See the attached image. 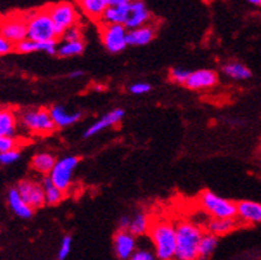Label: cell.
Masks as SVG:
<instances>
[{
	"label": "cell",
	"mask_w": 261,
	"mask_h": 260,
	"mask_svg": "<svg viewBox=\"0 0 261 260\" xmlns=\"http://www.w3.org/2000/svg\"><path fill=\"white\" fill-rule=\"evenodd\" d=\"M149 235L158 260H175V224L166 221L163 218L155 219L154 222L151 221Z\"/></svg>",
	"instance_id": "obj_1"
},
{
	"label": "cell",
	"mask_w": 261,
	"mask_h": 260,
	"mask_svg": "<svg viewBox=\"0 0 261 260\" xmlns=\"http://www.w3.org/2000/svg\"><path fill=\"white\" fill-rule=\"evenodd\" d=\"M176 251L175 260H198V248L203 237L202 228L189 221L175 224Z\"/></svg>",
	"instance_id": "obj_2"
},
{
	"label": "cell",
	"mask_w": 261,
	"mask_h": 260,
	"mask_svg": "<svg viewBox=\"0 0 261 260\" xmlns=\"http://www.w3.org/2000/svg\"><path fill=\"white\" fill-rule=\"evenodd\" d=\"M27 20V39L36 43L56 41L57 32L53 24L52 17L45 8L37 10L35 12L25 15Z\"/></svg>",
	"instance_id": "obj_3"
},
{
	"label": "cell",
	"mask_w": 261,
	"mask_h": 260,
	"mask_svg": "<svg viewBox=\"0 0 261 260\" xmlns=\"http://www.w3.org/2000/svg\"><path fill=\"white\" fill-rule=\"evenodd\" d=\"M199 204L214 219H236L235 202L219 197L210 190L199 195Z\"/></svg>",
	"instance_id": "obj_4"
},
{
	"label": "cell",
	"mask_w": 261,
	"mask_h": 260,
	"mask_svg": "<svg viewBox=\"0 0 261 260\" xmlns=\"http://www.w3.org/2000/svg\"><path fill=\"white\" fill-rule=\"evenodd\" d=\"M20 122L28 132L37 135H48L56 129L49 114V110L44 108L24 110L20 114Z\"/></svg>",
	"instance_id": "obj_5"
},
{
	"label": "cell",
	"mask_w": 261,
	"mask_h": 260,
	"mask_svg": "<svg viewBox=\"0 0 261 260\" xmlns=\"http://www.w3.org/2000/svg\"><path fill=\"white\" fill-rule=\"evenodd\" d=\"M46 10L49 12L53 24L56 27L57 36H63V33L66 30L76 27L79 23L80 15L74 4L61 2V3L50 4L46 7Z\"/></svg>",
	"instance_id": "obj_6"
},
{
	"label": "cell",
	"mask_w": 261,
	"mask_h": 260,
	"mask_svg": "<svg viewBox=\"0 0 261 260\" xmlns=\"http://www.w3.org/2000/svg\"><path fill=\"white\" fill-rule=\"evenodd\" d=\"M0 33L13 46L27 39L25 15H10L0 19Z\"/></svg>",
	"instance_id": "obj_7"
},
{
	"label": "cell",
	"mask_w": 261,
	"mask_h": 260,
	"mask_svg": "<svg viewBox=\"0 0 261 260\" xmlns=\"http://www.w3.org/2000/svg\"><path fill=\"white\" fill-rule=\"evenodd\" d=\"M79 162L80 159L77 157L69 155V157H64V158L59 159L56 162V165L53 166L52 172L49 174L50 181L63 193L64 191H68V188L70 187L73 172H74V169L79 165Z\"/></svg>",
	"instance_id": "obj_8"
},
{
	"label": "cell",
	"mask_w": 261,
	"mask_h": 260,
	"mask_svg": "<svg viewBox=\"0 0 261 260\" xmlns=\"http://www.w3.org/2000/svg\"><path fill=\"white\" fill-rule=\"evenodd\" d=\"M127 31L125 26L101 24V40L105 48L112 53H118L127 46Z\"/></svg>",
	"instance_id": "obj_9"
},
{
	"label": "cell",
	"mask_w": 261,
	"mask_h": 260,
	"mask_svg": "<svg viewBox=\"0 0 261 260\" xmlns=\"http://www.w3.org/2000/svg\"><path fill=\"white\" fill-rule=\"evenodd\" d=\"M16 190L19 191L20 197L23 198L33 211L37 208L43 207L45 204V197L41 187V183L35 179H23L20 181L16 186Z\"/></svg>",
	"instance_id": "obj_10"
},
{
	"label": "cell",
	"mask_w": 261,
	"mask_h": 260,
	"mask_svg": "<svg viewBox=\"0 0 261 260\" xmlns=\"http://www.w3.org/2000/svg\"><path fill=\"white\" fill-rule=\"evenodd\" d=\"M108 8L103 12L99 24L103 26H125L130 10L127 0H108Z\"/></svg>",
	"instance_id": "obj_11"
},
{
	"label": "cell",
	"mask_w": 261,
	"mask_h": 260,
	"mask_svg": "<svg viewBox=\"0 0 261 260\" xmlns=\"http://www.w3.org/2000/svg\"><path fill=\"white\" fill-rule=\"evenodd\" d=\"M137 250V239L129 231L118 230L114 235V251L119 260H129Z\"/></svg>",
	"instance_id": "obj_12"
},
{
	"label": "cell",
	"mask_w": 261,
	"mask_h": 260,
	"mask_svg": "<svg viewBox=\"0 0 261 260\" xmlns=\"http://www.w3.org/2000/svg\"><path fill=\"white\" fill-rule=\"evenodd\" d=\"M236 219L245 224L261 223V203L255 201H240L236 203Z\"/></svg>",
	"instance_id": "obj_13"
},
{
	"label": "cell",
	"mask_w": 261,
	"mask_h": 260,
	"mask_svg": "<svg viewBox=\"0 0 261 260\" xmlns=\"http://www.w3.org/2000/svg\"><path fill=\"white\" fill-rule=\"evenodd\" d=\"M218 84V75L211 69H199L190 73L185 85L192 90H202L215 86Z\"/></svg>",
	"instance_id": "obj_14"
},
{
	"label": "cell",
	"mask_w": 261,
	"mask_h": 260,
	"mask_svg": "<svg viewBox=\"0 0 261 260\" xmlns=\"http://www.w3.org/2000/svg\"><path fill=\"white\" fill-rule=\"evenodd\" d=\"M151 19L150 11L142 2H130V10L126 19L125 28L136 30L139 27L147 26Z\"/></svg>",
	"instance_id": "obj_15"
},
{
	"label": "cell",
	"mask_w": 261,
	"mask_h": 260,
	"mask_svg": "<svg viewBox=\"0 0 261 260\" xmlns=\"http://www.w3.org/2000/svg\"><path fill=\"white\" fill-rule=\"evenodd\" d=\"M123 115H125V112H123L122 109H114L110 113H106L103 117L98 120L97 122H94L92 126H89V129L84 133V137L85 138H89L92 135L98 134L99 132H102L105 129L112 128V126L117 125L121 122V120L123 119Z\"/></svg>",
	"instance_id": "obj_16"
},
{
	"label": "cell",
	"mask_w": 261,
	"mask_h": 260,
	"mask_svg": "<svg viewBox=\"0 0 261 260\" xmlns=\"http://www.w3.org/2000/svg\"><path fill=\"white\" fill-rule=\"evenodd\" d=\"M17 115L10 108H0V137L13 138L17 130Z\"/></svg>",
	"instance_id": "obj_17"
},
{
	"label": "cell",
	"mask_w": 261,
	"mask_h": 260,
	"mask_svg": "<svg viewBox=\"0 0 261 260\" xmlns=\"http://www.w3.org/2000/svg\"><path fill=\"white\" fill-rule=\"evenodd\" d=\"M154 36H155V28L151 24H147L136 30H130L127 32L126 40H127V45L139 46L149 44L154 39Z\"/></svg>",
	"instance_id": "obj_18"
},
{
	"label": "cell",
	"mask_w": 261,
	"mask_h": 260,
	"mask_svg": "<svg viewBox=\"0 0 261 260\" xmlns=\"http://www.w3.org/2000/svg\"><path fill=\"white\" fill-rule=\"evenodd\" d=\"M49 114L52 117V121L56 128H66V126L73 125V124H76L83 117V114L80 112L69 113L66 112L65 108L59 105L53 106L49 110Z\"/></svg>",
	"instance_id": "obj_19"
},
{
	"label": "cell",
	"mask_w": 261,
	"mask_h": 260,
	"mask_svg": "<svg viewBox=\"0 0 261 260\" xmlns=\"http://www.w3.org/2000/svg\"><path fill=\"white\" fill-rule=\"evenodd\" d=\"M7 201H8V206L11 210L17 215V217L23 218V219H28L32 217L33 210L24 202V199L20 197L19 191L16 187L10 188L8 194H7Z\"/></svg>",
	"instance_id": "obj_20"
},
{
	"label": "cell",
	"mask_w": 261,
	"mask_h": 260,
	"mask_svg": "<svg viewBox=\"0 0 261 260\" xmlns=\"http://www.w3.org/2000/svg\"><path fill=\"white\" fill-rule=\"evenodd\" d=\"M56 158L55 155L50 153H37L33 155L32 161H31V166L35 172L40 173V174H46L49 175L52 172L53 166L56 165Z\"/></svg>",
	"instance_id": "obj_21"
},
{
	"label": "cell",
	"mask_w": 261,
	"mask_h": 260,
	"mask_svg": "<svg viewBox=\"0 0 261 260\" xmlns=\"http://www.w3.org/2000/svg\"><path fill=\"white\" fill-rule=\"evenodd\" d=\"M80 8L84 11L86 16L90 19L99 21L102 17L103 12L108 8V0H83L80 2Z\"/></svg>",
	"instance_id": "obj_22"
},
{
	"label": "cell",
	"mask_w": 261,
	"mask_h": 260,
	"mask_svg": "<svg viewBox=\"0 0 261 260\" xmlns=\"http://www.w3.org/2000/svg\"><path fill=\"white\" fill-rule=\"evenodd\" d=\"M41 187L44 191V197H45V203L50 204V206H55V204L60 203V202L64 199V193L60 190L59 187H56L53 182L50 181L49 175H45V177L41 179Z\"/></svg>",
	"instance_id": "obj_23"
},
{
	"label": "cell",
	"mask_w": 261,
	"mask_h": 260,
	"mask_svg": "<svg viewBox=\"0 0 261 260\" xmlns=\"http://www.w3.org/2000/svg\"><path fill=\"white\" fill-rule=\"evenodd\" d=\"M236 227H238V219H214L212 218L207 223V231L215 237L228 234Z\"/></svg>",
	"instance_id": "obj_24"
},
{
	"label": "cell",
	"mask_w": 261,
	"mask_h": 260,
	"mask_svg": "<svg viewBox=\"0 0 261 260\" xmlns=\"http://www.w3.org/2000/svg\"><path fill=\"white\" fill-rule=\"evenodd\" d=\"M150 224H151V221L149 219L147 214H145V212H138V214L134 215V218L130 222L129 232L132 235H134V237H142V235L149 232Z\"/></svg>",
	"instance_id": "obj_25"
},
{
	"label": "cell",
	"mask_w": 261,
	"mask_h": 260,
	"mask_svg": "<svg viewBox=\"0 0 261 260\" xmlns=\"http://www.w3.org/2000/svg\"><path fill=\"white\" fill-rule=\"evenodd\" d=\"M223 72L233 80H248L252 76V72L248 66H245L242 63H236V61L225 64L223 66Z\"/></svg>",
	"instance_id": "obj_26"
},
{
	"label": "cell",
	"mask_w": 261,
	"mask_h": 260,
	"mask_svg": "<svg viewBox=\"0 0 261 260\" xmlns=\"http://www.w3.org/2000/svg\"><path fill=\"white\" fill-rule=\"evenodd\" d=\"M216 246H218V237L210 234V232L203 234L198 248L199 259H207L215 251Z\"/></svg>",
	"instance_id": "obj_27"
},
{
	"label": "cell",
	"mask_w": 261,
	"mask_h": 260,
	"mask_svg": "<svg viewBox=\"0 0 261 260\" xmlns=\"http://www.w3.org/2000/svg\"><path fill=\"white\" fill-rule=\"evenodd\" d=\"M57 55L60 57H73L79 56L84 52L85 44L84 41H76V43H63L57 45Z\"/></svg>",
	"instance_id": "obj_28"
},
{
	"label": "cell",
	"mask_w": 261,
	"mask_h": 260,
	"mask_svg": "<svg viewBox=\"0 0 261 260\" xmlns=\"http://www.w3.org/2000/svg\"><path fill=\"white\" fill-rule=\"evenodd\" d=\"M13 50L16 51L19 53H32V52H37L39 51V43L36 41H32L30 39H25L23 40L21 43L16 44V45L13 46Z\"/></svg>",
	"instance_id": "obj_29"
},
{
	"label": "cell",
	"mask_w": 261,
	"mask_h": 260,
	"mask_svg": "<svg viewBox=\"0 0 261 260\" xmlns=\"http://www.w3.org/2000/svg\"><path fill=\"white\" fill-rule=\"evenodd\" d=\"M64 43H76V41H83V33L79 27H72L63 33Z\"/></svg>",
	"instance_id": "obj_30"
},
{
	"label": "cell",
	"mask_w": 261,
	"mask_h": 260,
	"mask_svg": "<svg viewBox=\"0 0 261 260\" xmlns=\"http://www.w3.org/2000/svg\"><path fill=\"white\" fill-rule=\"evenodd\" d=\"M190 73L191 72L182 69V68H172L170 70V79H171V81H174L176 84H186V81H187V79L190 76Z\"/></svg>",
	"instance_id": "obj_31"
},
{
	"label": "cell",
	"mask_w": 261,
	"mask_h": 260,
	"mask_svg": "<svg viewBox=\"0 0 261 260\" xmlns=\"http://www.w3.org/2000/svg\"><path fill=\"white\" fill-rule=\"evenodd\" d=\"M129 260H158L155 252L149 248H138Z\"/></svg>",
	"instance_id": "obj_32"
},
{
	"label": "cell",
	"mask_w": 261,
	"mask_h": 260,
	"mask_svg": "<svg viewBox=\"0 0 261 260\" xmlns=\"http://www.w3.org/2000/svg\"><path fill=\"white\" fill-rule=\"evenodd\" d=\"M70 248H72V238L69 235H66V237H64L63 242H61L59 254H57L59 260H65L68 257V255L70 254Z\"/></svg>",
	"instance_id": "obj_33"
},
{
	"label": "cell",
	"mask_w": 261,
	"mask_h": 260,
	"mask_svg": "<svg viewBox=\"0 0 261 260\" xmlns=\"http://www.w3.org/2000/svg\"><path fill=\"white\" fill-rule=\"evenodd\" d=\"M20 158V152L17 149H13L10 152L0 153V163L2 165H11L13 162H16Z\"/></svg>",
	"instance_id": "obj_34"
},
{
	"label": "cell",
	"mask_w": 261,
	"mask_h": 260,
	"mask_svg": "<svg viewBox=\"0 0 261 260\" xmlns=\"http://www.w3.org/2000/svg\"><path fill=\"white\" fill-rule=\"evenodd\" d=\"M151 90V85L147 83H136L130 86V92L133 94H145Z\"/></svg>",
	"instance_id": "obj_35"
},
{
	"label": "cell",
	"mask_w": 261,
	"mask_h": 260,
	"mask_svg": "<svg viewBox=\"0 0 261 260\" xmlns=\"http://www.w3.org/2000/svg\"><path fill=\"white\" fill-rule=\"evenodd\" d=\"M39 51L46 52L48 55H57V43H56V41H46V43H39Z\"/></svg>",
	"instance_id": "obj_36"
},
{
	"label": "cell",
	"mask_w": 261,
	"mask_h": 260,
	"mask_svg": "<svg viewBox=\"0 0 261 260\" xmlns=\"http://www.w3.org/2000/svg\"><path fill=\"white\" fill-rule=\"evenodd\" d=\"M11 51H13V45L8 43V41L2 36V33H0V56L10 53Z\"/></svg>",
	"instance_id": "obj_37"
},
{
	"label": "cell",
	"mask_w": 261,
	"mask_h": 260,
	"mask_svg": "<svg viewBox=\"0 0 261 260\" xmlns=\"http://www.w3.org/2000/svg\"><path fill=\"white\" fill-rule=\"evenodd\" d=\"M130 222H132V219H130L129 217H122V218H121V221H119V230L129 231Z\"/></svg>",
	"instance_id": "obj_38"
},
{
	"label": "cell",
	"mask_w": 261,
	"mask_h": 260,
	"mask_svg": "<svg viewBox=\"0 0 261 260\" xmlns=\"http://www.w3.org/2000/svg\"><path fill=\"white\" fill-rule=\"evenodd\" d=\"M84 75L83 70H74V72L69 73V79H77V77H81Z\"/></svg>",
	"instance_id": "obj_39"
},
{
	"label": "cell",
	"mask_w": 261,
	"mask_h": 260,
	"mask_svg": "<svg viewBox=\"0 0 261 260\" xmlns=\"http://www.w3.org/2000/svg\"><path fill=\"white\" fill-rule=\"evenodd\" d=\"M249 3L255 4V6H261V0H249Z\"/></svg>",
	"instance_id": "obj_40"
}]
</instances>
